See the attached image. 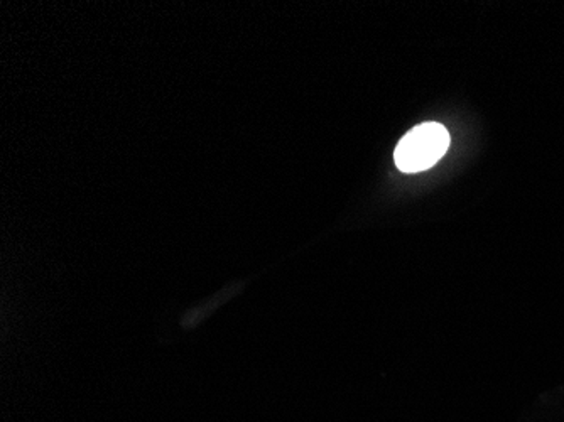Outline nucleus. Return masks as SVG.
<instances>
[{
    "label": "nucleus",
    "mask_w": 564,
    "mask_h": 422,
    "mask_svg": "<svg viewBox=\"0 0 564 422\" xmlns=\"http://www.w3.org/2000/svg\"><path fill=\"white\" fill-rule=\"evenodd\" d=\"M449 147V134L441 123L416 125L399 141L393 152L396 165L402 172H421L433 168Z\"/></svg>",
    "instance_id": "f257e3e1"
}]
</instances>
